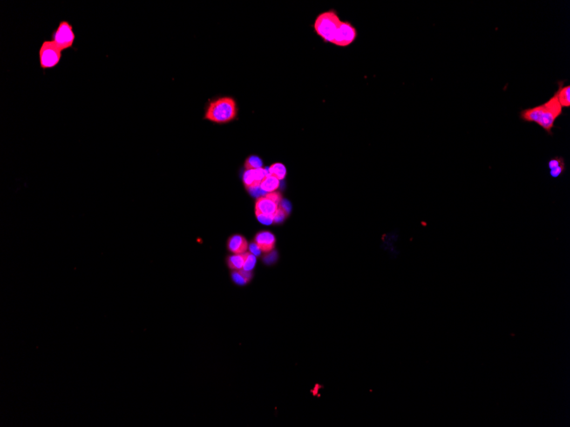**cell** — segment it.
<instances>
[{
    "instance_id": "12",
    "label": "cell",
    "mask_w": 570,
    "mask_h": 427,
    "mask_svg": "<svg viewBox=\"0 0 570 427\" xmlns=\"http://www.w3.org/2000/svg\"><path fill=\"white\" fill-rule=\"evenodd\" d=\"M564 81L558 82V90L555 92L561 106L569 109L570 107V85L564 86Z\"/></svg>"
},
{
    "instance_id": "20",
    "label": "cell",
    "mask_w": 570,
    "mask_h": 427,
    "mask_svg": "<svg viewBox=\"0 0 570 427\" xmlns=\"http://www.w3.org/2000/svg\"><path fill=\"white\" fill-rule=\"evenodd\" d=\"M256 214V218L259 221L263 224V225H270L273 224V216L264 215V214H260V213H255Z\"/></svg>"
},
{
    "instance_id": "14",
    "label": "cell",
    "mask_w": 570,
    "mask_h": 427,
    "mask_svg": "<svg viewBox=\"0 0 570 427\" xmlns=\"http://www.w3.org/2000/svg\"><path fill=\"white\" fill-rule=\"evenodd\" d=\"M253 273L252 272H246L244 270L233 271L232 273V281L234 283L239 286H244L252 280Z\"/></svg>"
},
{
    "instance_id": "9",
    "label": "cell",
    "mask_w": 570,
    "mask_h": 427,
    "mask_svg": "<svg viewBox=\"0 0 570 427\" xmlns=\"http://www.w3.org/2000/svg\"><path fill=\"white\" fill-rule=\"evenodd\" d=\"M254 243L263 253H269L275 247L276 238L274 234L269 231H261L254 237Z\"/></svg>"
},
{
    "instance_id": "19",
    "label": "cell",
    "mask_w": 570,
    "mask_h": 427,
    "mask_svg": "<svg viewBox=\"0 0 570 427\" xmlns=\"http://www.w3.org/2000/svg\"><path fill=\"white\" fill-rule=\"evenodd\" d=\"M288 214L285 212V210L279 206V209L275 212V214L273 216V224H280L282 223L285 218L288 217Z\"/></svg>"
},
{
    "instance_id": "22",
    "label": "cell",
    "mask_w": 570,
    "mask_h": 427,
    "mask_svg": "<svg viewBox=\"0 0 570 427\" xmlns=\"http://www.w3.org/2000/svg\"><path fill=\"white\" fill-rule=\"evenodd\" d=\"M279 206L285 210V212H287L288 214H289L290 210H291V206H290V204H289L287 200H283L282 201L280 202V204H279Z\"/></svg>"
},
{
    "instance_id": "7",
    "label": "cell",
    "mask_w": 570,
    "mask_h": 427,
    "mask_svg": "<svg viewBox=\"0 0 570 427\" xmlns=\"http://www.w3.org/2000/svg\"><path fill=\"white\" fill-rule=\"evenodd\" d=\"M357 37L356 29L347 22H341L338 29L336 31L332 44L338 46H348L351 44Z\"/></svg>"
},
{
    "instance_id": "4",
    "label": "cell",
    "mask_w": 570,
    "mask_h": 427,
    "mask_svg": "<svg viewBox=\"0 0 570 427\" xmlns=\"http://www.w3.org/2000/svg\"><path fill=\"white\" fill-rule=\"evenodd\" d=\"M63 58V51L52 40L43 41L39 49V62L42 70L54 69L59 65Z\"/></svg>"
},
{
    "instance_id": "15",
    "label": "cell",
    "mask_w": 570,
    "mask_h": 427,
    "mask_svg": "<svg viewBox=\"0 0 570 427\" xmlns=\"http://www.w3.org/2000/svg\"><path fill=\"white\" fill-rule=\"evenodd\" d=\"M246 255H247V253L229 256L227 260H226L229 268L232 271L243 270L244 265L245 259H246Z\"/></svg>"
},
{
    "instance_id": "13",
    "label": "cell",
    "mask_w": 570,
    "mask_h": 427,
    "mask_svg": "<svg viewBox=\"0 0 570 427\" xmlns=\"http://www.w3.org/2000/svg\"><path fill=\"white\" fill-rule=\"evenodd\" d=\"M279 186H280V180L273 175L270 174L264 178L263 181L260 183V189L266 194L275 192Z\"/></svg>"
},
{
    "instance_id": "21",
    "label": "cell",
    "mask_w": 570,
    "mask_h": 427,
    "mask_svg": "<svg viewBox=\"0 0 570 427\" xmlns=\"http://www.w3.org/2000/svg\"><path fill=\"white\" fill-rule=\"evenodd\" d=\"M247 249L249 250V253H252L253 255L256 256V257L257 256H260L261 253H262V251H261L260 247L257 246L256 244L254 243V242L251 243L250 245H248V248H247Z\"/></svg>"
},
{
    "instance_id": "3",
    "label": "cell",
    "mask_w": 570,
    "mask_h": 427,
    "mask_svg": "<svg viewBox=\"0 0 570 427\" xmlns=\"http://www.w3.org/2000/svg\"><path fill=\"white\" fill-rule=\"evenodd\" d=\"M341 20L335 10H329L318 16L314 22L317 35L326 42L332 43L336 31L341 24Z\"/></svg>"
},
{
    "instance_id": "6",
    "label": "cell",
    "mask_w": 570,
    "mask_h": 427,
    "mask_svg": "<svg viewBox=\"0 0 570 427\" xmlns=\"http://www.w3.org/2000/svg\"><path fill=\"white\" fill-rule=\"evenodd\" d=\"M283 200L282 194L279 192L267 193L257 199L255 202V213L264 215L274 216L279 209V204Z\"/></svg>"
},
{
    "instance_id": "2",
    "label": "cell",
    "mask_w": 570,
    "mask_h": 427,
    "mask_svg": "<svg viewBox=\"0 0 570 427\" xmlns=\"http://www.w3.org/2000/svg\"><path fill=\"white\" fill-rule=\"evenodd\" d=\"M238 116V105L232 97H224L210 102L205 118L217 124H226Z\"/></svg>"
},
{
    "instance_id": "17",
    "label": "cell",
    "mask_w": 570,
    "mask_h": 427,
    "mask_svg": "<svg viewBox=\"0 0 570 427\" xmlns=\"http://www.w3.org/2000/svg\"><path fill=\"white\" fill-rule=\"evenodd\" d=\"M244 166L246 170H255V169L261 168L263 166V163H262V160L260 157L251 155L246 159Z\"/></svg>"
},
{
    "instance_id": "1",
    "label": "cell",
    "mask_w": 570,
    "mask_h": 427,
    "mask_svg": "<svg viewBox=\"0 0 570 427\" xmlns=\"http://www.w3.org/2000/svg\"><path fill=\"white\" fill-rule=\"evenodd\" d=\"M562 115L563 108L554 93L547 102L538 106L523 109L519 114V117L523 121L534 123L539 125L547 134L552 136L555 122Z\"/></svg>"
},
{
    "instance_id": "5",
    "label": "cell",
    "mask_w": 570,
    "mask_h": 427,
    "mask_svg": "<svg viewBox=\"0 0 570 427\" xmlns=\"http://www.w3.org/2000/svg\"><path fill=\"white\" fill-rule=\"evenodd\" d=\"M51 39L62 51L72 49L76 42V35L73 25L66 20L59 22L57 28L51 33Z\"/></svg>"
},
{
    "instance_id": "8",
    "label": "cell",
    "mask_w": 570,
    "mask_h": 427,
    "mask_svg": "<svg viewBox=\"0 0 570 427\" xmlns=\"http://www.w3.org/2000/svg\"><path fill=\"white\" fill-rule=\"evenodd\" d=\"M269 175L268 168L255 169V170H246L244 173V184L247 191L252 190L254 188L259 187L260 183L263 181L264 178Z\"/></svg>"
},
{
    "instance_id": "10",
    "label": "cell",
    "mask_w": 570,
    "mask_h": 427,
    "mask_svg": "<svg viewBox=\"0 0 570 427\" xmlns=\"http://www.w3.org/2000/svg\"><path fill=\"white\" fill-rule=\"evenodd\" d=\"M227 248L233 254H243L248 248V243L246 238L241 234H234L229 238Z\"/></svg>"
},
{
    "instance_id": "11",
    "label": "cell",
    "mask_w": 570,
    "mask_h": 427,
    "mask_svg": "<svg viewBox=\"0 0 570 427\" xmlns=\"http://www.w3.org/2000/svg\"><path fill=\"white\" fill-rule=\"evenodd\" d=\"M550 176L552 178H558L566 171L565 160L562 156H556L551 158L547 163Z\"/></svg>"
},
{
    "instance_id": "16",
    "label": "cell",
    "mask_w": 570,
    "mask_h": 427,
    "mask_svg": "<svg viewBox=\"0 0 570 427\" xmlns=\"http://www.w3.org/2000/svg\"><path fill=\"white\" fill-rule=\"evenodd\" d=\"M268 170H269L270 175H273L278 179H279L280 181L284 180L286 177V174H287L286 167H285V165H283L281 163L273 164L270 166Z\"/></svg>"
},
{
    "instance_id": "18",
    "label": "cell",
    "mask_w": 570,
    "mask_h": 427,
    "mask_svg": "<svg viewBox=\"0 0 570 427\" xmlns=\"http://www.w3.org/2000/svg\"><path fill=\"white\" fill-rule=\"evenodd\" d=\"M255 265H256V256L253 255L250 253H247L243 270H244L246 272H252L255 267Z\"/></svg>"
}]
</instances>
